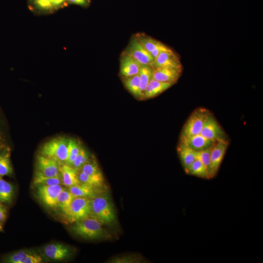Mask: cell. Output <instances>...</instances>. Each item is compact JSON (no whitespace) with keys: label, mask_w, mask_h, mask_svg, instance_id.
Returning <instances> with one entry per match:
<instances>
[{"label":"cell","mask_w":263,"mask_h":263,"mask_svg":"<svg viewBox=\"0 0 263 263\" xmlns=\"http://www.w3.org/2000/svg\"><path fill=\"white\" fill-rule=\"evenodd\" d=\"M124 83L127 89L138 100H142L144 99V96L142 93L140 87L138 75L124 78Z\"/></svg>","instance_id":"obj_20"},{"label":"cell","mask_w":263,"mask_h":263,"mask_svg":"<svg viewBox=\"0 0 263 263\" xmlns=\"http://www.w3.org/2000/svg\"><path fill=\"white\" fill-rule=\"evenodd\" d=\"M75 197L69 190L63 188L57 197V207L62 211L64 210L70 205Z\"/></svg>","instance_id":"obj_31"},{"label":"cell","mask_w":263,"mask_h":263,"mask_svg":"<svg viewBox=\"0 0 263 263\" xmlns=\"http://www.w3.org/2000/svg\"><path fill=\"white\" fill-rule=\"evenodd\" d=\"M211 147L200 151H195L196 158L198 159L204 165L210 178H211L210 160Z\"/></svg>","instance_id":"obj_30"},{"label":"cell","mask_w":263,"mask_h":263,"mask_svg":"<svg viewBox=\"0 0 263 263\" xmlns=\"http://www.w3.org/2000/svg\"><path fill=\"white\" fill-rule=\"evenodd\" d=\"M34 4L39 9H52V0H33Z\"/></svg>","instance_id":"obj_34"},{"label":"cell","mask_w":263,"mask_h":263,"mask_svg":"<svg viewBox=\"0 0 263 263\" xmlns=\"http://www.w3.org/2000/svg\"><path fill=\"white\" fill-rule=\"evenodd\" d=\"M44 252L46 256L55 260H62L69 254L68 248L60 244L47 245L44 247Z\"/></svg>","instance_id":"obj_16"},{"label":"cell","mask_w":263,"mask_h":263,"mask_svg":"<svg viewBox=\"0 0 263 263\" xmlns=\"http://www.w3.org/2000/svg\"><path fill=\"white\" fill-rule=\"evenodd\" d=\"M13 171L9 150H0V177L10 175Z\"/></svg>","instance_id":"obj_24"},{"label":"cell","mask_w":263,"mask_h":263,"mask_svg":"<svg viewBox=\"0 0 263 263\" xmlns=\"http://www.w3.org/2000/svg\"><path fill=\"white\" fill-rule=\"evenodd\" d=\"M177 152L183 167L186 171L196 160L195 151L180 142Z\"/></svg>","instance_id":"obj_19"},{"label":"cell","mask_w":263,"mask_h":263,"mask_svg":"<svg viewBox=\"0 0 263 263\" xmlns=\"http://www.w3.org/2000/svg\"><path fill=\"white\" fill-rule=\"evenodd\" d=\"M80 170L90 176L103 177L102 171L94 158H90Z\"/></svg>","instance_id":"obj_28"},{"label":"cell","mask_w":263,"mask_h":263,"mask_svg":"<svg viewBox=\"0 0 263 263\" xmlns=\"http://www.w3.org/2000/svg\"><path fill=\"white\" fill-rule=\"evenodd\" d=\"M103 225L90 215L75 222L71 230L75 235L84 239H98L104 238L108 235Z\"/></svg>","instance_id":"obj_2"},{"label":"cell","mask_w":263,"mask_h":263,"mask_svg":"<svg viewBox=\"0 0 263 263\" xmlns=\"http://www.w3.org/2000/svg\"><path fill=\"white\" fill-rule=\"evenodd\" d=\"M37 186V194L41 202L48 207H57V197L63 188L60 185Z\"/></svg>","instance_id":"obj_7"},{"label":"cell","mask_w":263,"mask_h":263,"mask_svg":"<svg viewBox=\"0 0 263 263\" xmlns=\"http://www.w3.org/2000/svg\"><path fill=\"white\" fill-rule=\"evenodd\" d=\"M180 142L194 151H200L208 148L214 143L200 133L188 137H180Z\"/></svg>","instance_id":"obj_13"},{"label":"cell","mask_w":263,"mask_h":263,"mask_svg":"<svg viewBox=\"0 0 263 263\" xmlns=\"http://www.w3.org/2000/svg\"><path fill=\"white\" fill-rule=\"evenodd\" d=\"M210 114L205 108H198L190 115L185 124L180 137H188L200 134Z\"/></svg>","instance_id":"obj_5"},{"label":"cell","mask_w":263,"mask_h":263,"mask_svg":"<svg viewBox=\"0 0 263 263\" xmlns=\"http://www.w3.org/2000/svg\"><path fill=\"white\" fill-rule=\"evenodd\" d=\"M69 139L65 136H58L48 140L40 148L39 154L54 159L59 164L66 163Z\"/></svg>","instance_id":"obj_3"},{"label":"cell","mask_w":263,"mask_h":263,"mask_svg":"<svg viewBox=\"0 0 263 263\" xmlns=\"http://www.w3.org/2000/svg\"><path fill=\"white\" fill-rule=\"evenodd\" d=\"M90 158L88 151L82 147L78 154L71 166L79 171Z\"/></svg>","instance_id":"obj_32"},{"label":"cell","mask_w":263,"mask_h":263,"mask_svg":"<svg viewBox=\"0 0 263 263\" xmlns=\"http://www.w3.org/2000/svg\"><path fill=\"white\" fill-rule=\"evenodd\" d=\"M30 253L26 251H19L13 253L7 257L5 262L10 263H22L24 258Z\"/></svg>","instance_id":"obj_33"},{"label":"cell","mask_w":263,"mask_h":263,"mask_svg":"<svg viewBox=\"0 0 263 263\" xmlns=\"http://www.w3.org/2000/svg\"><path fill=\"white\" fill-rule=\"evenodd\" d=\"M67 0H52V9H55L62 5Z\"/></svg>","instance_id":"obj_36"},{"label":"cell","mask_w":263,"mask_h":263,"mask_svg":"<svg viewBox=\"0 0 263 263\" xmlns=\"http://www.w3.org/2000/svg\"><path fill=\"white\" fill-rule=\"evenodd\" d=\"M124 54L132 57L141 65L151 66L154 60L150 53L144 48L135 37L132 39Z\"/></svg>","instance_id":"obj_6"},{"label":"cell","mask_w":263,"mask_h":263,"mask_svg":"<svg viewBox=\"0 0 263 263\" xmlns=\"http://www.w3.org/2000/svg\"><path fill=\"white\" fill-rule=\"evenodd\" d=\"M3 230L2 223L0 222V231H1Z\"/></svg>","instance_id":"obj_40"},{"label":"cell","mask_w":263,"mask_h":263,"mask_svg":"<svg viewBox=\"0 0 263 263\" xmlns=\"http://www.w3.org/2000/svg\"><path fill=\"white\" fill-rule=\"evenodd\" d=\"M135 38L144 48L150 53L162 44L159 41L142 34H138Z\"/></svg>","instance_id":"obj_27"},{"label":"cell","mask_w":263,"mask_h":263,"mask_svg":"<svg viewBox=\"0 0 263 263\" xmlns=\"http://www.w3.org/2000/svg\"><path fill=\"white\" fill-rule=\"evenodd\" d=\"M59 171L62 184L66 187L80 184L78 178V171L66 163L59 164Z\"/></svg>","instance_id":"obj_15"},{"label":"cell","mask_w":263,"mask_h":263,"mask_svg":"<svg viewBox=\"0 0 263 263\" xmlns=\"http://www.w3.org/2000/svg\"><path fill=\"white\" fill-rule=\"evenodd\" d=\"M153 72V68L151 66L141 65L140 67L138 75L140 89L143 94L148 84L152 78Z\"/></svg>","instance_id":"obj_23"},{"label":"cell","mask_w":263,"mask_h":263,"mask_svg":"<svg viewBox=\"0 0 263 263\" xmlns=\"http://www.w3.org/2000/svg\"><path fill=\"white\" fill-rule=\"evenodd\" d=\"M14 195L12 184L0 177V202H10Z\"/></svg>","instance_id":"obj_26"},{"label":"cell","mask_w":263,"mask_h":263,"mask_svg":"<svg viewBox=\"0 0 263 263\" xmlns=\"http://www.w3.org/2000/svg\"><path fill=\"white\" fill-rule=\"evenodd\" d=\"M1 135L0 134V150L3 148L4 147H5L4 145V144H3V143L2 142V139Z\"/></svg>","instance_id":"obj_39"},{"label":"cell","mask_w":263,"mask_h":263,"mask_svg":"<svg viewBox=\"0 0 263 263\" xmlns=\"http://www.w3.org/2000/svg\"><path fill=\"white\" fill-rule=\"evenodd\" d=\"M187 174L203 179H210L209 175L202 163L197 158L185 171Z\"/></svg>","instance_id":"obj_22"},{"label":"cell","mask_w":263,"mask_h":263,"mask_svg":"<svg viewBox=\"0 0 263 263\" xmlns=\"http://www.w3.org/2000/svg\"><path fill=\"white\" fill-rule=\"evenodd\" d=\"M181 72V69L173 68H153L152 78L159 81L174 84L179 79Z\"/></svg>","instance_id":"obj_12"},{"label":"cell","mask_w":263,"mask_h":263,"mask_svg":"<svg viewBox=\"0 0 263 263\" xmlns=\"http://www.w3.org/2000/svg\"><path fill=\"white\" fill-rule=\"evenodd\" d=\"M141 65L132 57L124 53L120 61V71L124 77L137 75Z\"/></svg>","instance_id":"obj_14"},{"label":"cell","mask_w":263,"mask_h":263,"mask_svg":"<svg viewBox=\"0 0 263 263\" xmlns=\"http://www.w3.org/2000/svg\"><path fill=\"white\" fill-rule=\"evenodd\" d=\"M6 217V211L5 208L0 204V222H3Z\"/></svg>","instance_id":"obj_37"},{"label":"cell","mask_w":263,"mask_h":263,"mask_svg":"<svg viewBox=\"0 0 263 263\" xmlns=\"http://www.w3.org/2000/svg\"><path fill=\"white\" fill-rule=\"evenodd\" d=\"M42 262L40 256L29 253L23 260L22 263H40Z\"/></svg>","instance_id":"obj_35"},{"label":"cell","mask_w":263,"mask_h":263,"mask_svg":"<svg viewBox=\"0 0 263 263\" xmlns=\"http://www.w3.org/2000/svg\"><path fill=\"white\" fill-rule=\"evenodd\" d=\"M67 1L71 3L80 5H84L87 2V0H67Z\"/></svg>","instance_id":"obj_38"},{"label":"cell","mask_w":263,"mask_h":263,"mask_svg":"<svg viewBox=\"0 0 263 263\" xmlns=\"http://www.w3.org/2000/svg\"><path fill=\"white\" fill-rule=\"evenodd\" d=\"M228 143L226 140L215 142L211 147V177H214L217 173L225 153Z\"/></svg>","instance_id":"obj_9"},{"label":"cell","mask_w":263,"mask_h":263,"mask_svg":"<svg viewBox=\"0 0 263 263\" xmlns=\"http://www.w3.org/2000/svg\"><path fill=\"white\" fill-rule=\"evenodd\" d=\"M81 147V144L76 140L69 139L68 158L66 164L70 166L72 164Z\"/></svg>","instance_id":"obj_29"},{"label":"cell","mask_w":263,"mask_h":263,"mask_svg":"<svg viewBox=\"0 0 263 263\" xmlns=\"http://www.w3.org/2000/svg\"><path fill=\"white\" fill-rule=\"evenodd\" d=\"M151 66L153 68L168 67L182 69L179 57L171 49L160 53L154 59Z\"/></svg>","instance_id":"obj_10"},{"label":"cell","mask_w":263,"mask_h":263,"mask_svg":"<svg viewBox=\"0 0 263 263\" xmlns=\"http://www.w3.org/2000/svg\"><path fill=\"white\" fill-rule=\"evenodd\" d=\"M62 183L60 174L56 176H47L36 171L34 184L36 185H58Z\"/></svg>","instance_id":"obj_25"},{"label":"cell","mask_w":263,"mask_h":263,"mask_svg":"<svg viewBox=\"0 0 263 263\" xmlns=\"http://www.w3.org/2000/svg\"><path fill=\"white\" fill-rule=\"evenodd\" d=\"M67 221L75 223L91 215L90 199L75 197L70 205L62 211Z\"/></svg>","instance_id":"obj_4"},{"label":"cell","mask_w":263,"mask_h":263,"mask_svg":"<svg viewBox=\"0 0 263 263\" xmlns=\"http://www.w3.org/2000/svg\"><path fill=\"white\" fill-rule=\"evenodd\" d=\"M173 84L158 81L153 78L148 84L144 93V99L155 97L170 88Z\"/></svg>","instance_id":"obj_17"},{"label":"cell","mask_w":263,"mask_h":263,"mask_svg":"<svg viewBox=\"0 0 263 263\" xmlns=\"http://www.w3.org/2000/svg\"><path fill=\"white\" fill-rule=\"evenodd\" d=\"M78 178L80 183L95 188L100 189L104 186V177L90 176L79 170Z\"/></svg>","instance_id":"obj_21"},{"label":"cell","mask_w":263,"mask_h":263,"mask_svg":"<svg viewBox=\"0 0 263 263\" xmlns=\"http://www.w3.org/2000/svg\"><path fill=\"white\" fill-rule=\"evenodd\" d=\"M68 188L75 197L92 199L102 193L100 189L95 188L81 183L68 187Z\"/></svg>","instance_id":"obj_18"},{"label":"cell","mask_w":263,"mask_h":263,"mask_svg":"<svg viewBox=\"0 0 263 263\" xmlns=\"http://www.w3.org/2000/svg\"><path fill=\"white\" fill-rule=\"evenodd\" d=\"M200 134L214 142L226 140L222 128L211 114L206 121Z\"/></svg>","instance_id":"obj_8"},{"label":"cell","mask_w":263,"mask_h":263,"mask_svg":"<svg viewBox=\"0 0 263 263\" xmlns=\"http://www.w3.org/2000/svg\"><path fill=\"white\" fill-rule=\"evenodd\" d=\"M37 171L47 176L60 175L59 164L56 160L38 154L37 156Z\"/></svg>","instance_id":"obj_11"},{"label":"cell","mask_w":263,"mask_h":263,"mask_svg":"<svg viewBox=\"0 0 263 263\" xmlns=\"http://www.w3.org/2000/svg\"><path fill=\"white\" fill-rule=\"evenodd\" d=\"M90 215L102 224H110L115 221V210L108 194L102 192L90 199Z\"/></svg>","instance_id":"obj_1"}]
</instances>
